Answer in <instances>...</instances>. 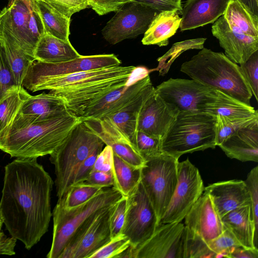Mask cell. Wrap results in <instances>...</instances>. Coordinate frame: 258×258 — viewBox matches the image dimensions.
Segmentation results:
<instances>
[{
	"label": "cell",
	"mask_w": 258,
	"mask_h": 258,
	"mask_svg": "<svg viewBox=\"0 0 258 258\" xmlns=\"http://www.w3.org/2000/svg\"><path fill=\"white\" fill-rule=\"evenodd\" d=\"M155 92L180 111H204L214 101L217 90L193 79L170 78L155 88Z\"/></svg>",
	"instance_id": "obj_13"
},
{
	"label": "cell",
	"mask_w": 258,
	"mask_h": 258,
	"mask_svg": "<svg viewBox=\"0 0 258 258\" xmlns=\"http://www.w3.org/2000/svg\"><path fill=\"white\" fill-rule=\"evenodd\" d=\"M3 221L2 220H1V218H0V225H3Z\"/></svg>",
	"instance_id": "obj_56"
},
{
	"label": "cell",
	"mask_w": 258,
	"mask_h": 258,
	"mask_svg": "<svg viewBox=\"0 0 258 258\" xmlns=\"http://www.w3.org/2000/svg\"><path fill=\"white\" fill-rule=\"evenodd\" d=\"M251 2L255 14L258 16V0H251Z\"/></svg>",
	"instance_id": "obj_54"
},
{
	"label": "cell",
	"mask_w": 258,
	"mask_h": 258,
	"mask_svg": "<svg viewBox=\"0 0 258 258\" xmlns=\"http://www.w3.org/2000/svg\"><path fill=\"white\" fill-rule=\"evenodd\" d=\"M180 13L177 10L162 11L153 20L144 33L142 43L144 45L167 46L169 39L176 33L181 22Z\"/></svg>",
	"instance_id": "obj_30"
},
{
	"label": "cell",
	"mask_w": 258,
	"mask_h": 258,
	"mask_svg": "<svg viewBox=\"0 0 258 258\" xmlns=\"http://www.w3.org/2000/svg\"><path fill=\"white\" fill-rule=\"evenodd\" d=\"M251 199V208L253 219L258 229V166L253 168L244 181Z\"/></svg>",
	"instance_id": "obj_45"
},
{
	"label": "cell",
	"mask_w": 258,
	"mask_h": 258,
	"mask_svg": "<svg viewBox=\"0 0 258 258\" xmlns=\"http://www.w3.org/2000/svg\"><path fill=\"white\" fill-rule=\"evenodd\" d=\"M204 111L231 120L258 116L257 110L251 105L218 90L214 101L205 106Z\"/></svg>",
	"instance_id": "obj_32"
},
{
	"label": "cell",
	"mask_w": 258,
	"mask_h": 258,
	"mask_svg": "<svg viewBox=\"0 0 258 258\" xmlns=\"http://www.w3.org/2000/svg\"><path fill=\"white\" fill-rule=\"evenodd\" d=\"M53 184L36 158H16L5 167L0 218L28 250L48 231Z\"/></svg>",
	"instance_id": "obj_1"
},
{
	"label": "cell",
	"mask_w": 258,
	"mask_h": 258,
	"mask_svg": "<svg viewBox=\"0 0 258 258\" xmlns=\"http://www.w3.org/2000/svg\"><path fill=\"white\" fill-rule=\"evenodd\" d=\"M239 67L247 82L252 95L258 99V50L255 51Z\"/></svg>",
	"instance_id": "obj_41"
},
{
	"label": "cell",
	"mask_w": 258,
	"mask_h": 258,
	"mask_svg": "<svg viewBox=\"0 0 258 258\" xmlns=\"http://www.w3.org/2000/svg\"></svg>",
	"instance_id": "obj_57"
},
{
	"label": "cell",
	"mask_w": 258,
	"mask_h": 258,
	"mask_svg": "<svg viewBox=\"0 0 258 258\" xmlns=\"http://www.w3.org/2000/svg\"><path fill=\"white\" fill-rule=\"evenodd\" d=\"M204 185L199 169L187 158L177 166V181L159 224L181 222L203 194Z\"/></svg>",
	"instance_id": "obj_11"
},
{
	"label": "cell",
	"mask_w": 258,
	"mask_h": 258,
	"mask_svg": "<svg viewBox=\"0 0 258 258\" xmlns=\"http://www.w3.org/2000/svg\"><path fill=\"white\" fill-rule=\"evenodd\" d=\"M223 16L232 29L258 37V16L245 9L237 1L229 0Z\"/></svg>",
	"instance_id": "obj_33"
},
{
	"label": "cell",
	"mask_w": 258,
	"mask_h": 258,
	"mask_svg": "<svg viewBox=\"0 0 258 258\" xmlns=\"http://www.w3.org/2000/svg\"><path fill=\"white\" fill-rule=\"evenodd\" d=\"M180 71L191 79L251 105L252 94L239 66L223 52L203 47L181 64Z\"/></svg>",
	"instance_id": "obj_3"
},
{
	"label": "cell",
	"mask_w": 258,
	"mask_h": 258,
	"mask_svg": "<svg viewBox=\"0 0 258 258\" xmlns=\"http://www.w3.org/2000/svg\"><path fill=\"white\" fill-rule=\"evenodd\" d=\"M206 244L208 249L214 254V257L216 254L222 251L229 252L230 256L231 253L235 248L242 246L226 228L221 234L206 242Z\"/></svg>",
	"instance_id": "obj_42"
},
{
	"label": "cell",
	"mask_w": 258,
	"mask_h": 258,
	"mask_svg": "<svg viewBox=\"0 0 258 258\" xmlns=\"http://www.w3.org/2000/svg\"><path fill=\"white\" fill-rule=\"evenodd\" d=\"M179 112L174 106L163 100L154 90L141 109L138 131L162 139Z\"/></svg>",
	"instance_id": "obj_21"
},
{
	"label": "cell",
	"mask_w": 258,
	"mask_h": 258,
	"mask_svg": "<svg viewBox=\"0 0 258 258\" xmlns=\"http://www.w3.org/2000/svg\"><path fill=\"white\" fill-rule=\"evenodd\" d=\"M81 55L69 40L64 41L46 33L40 38L33 53L35 61L48 63L67 61Z\"/></svg>",
	"instance_id": "obj_29"
},
{
	"label": "cell",
	"mask_w": 258,
	"mask_h": 258,
	"mask_svg": "<svg viewBox=\"0 0 258 258\" xmlns=\"http://www.w3.org/2000/svg\"><path fill=\"white\" fill-rule=\"evenodd\" d=\"M104 143L83 121L73 127L64 142L50 155L54 165L56 196L60 199L71 186L74 174L89 155Z\"/></svg>",
	"instance_id": "obj_5"
},
{
	"label": "cell",
	"mask_w": 258,
	"mask_h": 258,
	"mask_svg": "<svg viewBox=\"0 0 258 258\" xmlns=\"http://www.w3.org/2000/svg\"><path fill=\"white\" fill-rule=\"evenodd\" d=\"M142 169V168H141ZM141 169L135 168L113 154V187L126 197L141 180Z\"/></svg>",
	"instance_id": "obj_35"
},
{
	"label": "cell",
	"mask_w": 258,
	"mask_h": 258,
	"mask_svg": "<svg viewBox=\"0 0 258 258\" xmlns=\"http://www.w3.org/2000/svg\"><path fill=\"white\" fill-rule=\"evenodd\" d=\"M160 12L136 2L123 5L102 30L104 38L115 44L144 33Z\"/></svg>",
	"instance_id": "obj_14"
},
{
	"label": "cell",
	"mask_w": 258,
	"mask_h": 258,
	"mask_svg": "<svg viewBox=\"0 0 258 258\" xmlns=\"http://www.w3.org/2000/svg\"><path fill=\"white\" fill-rule=\"evenodd\" d=\"M31 95L24 87L15 86L0 99V132L11 123L22 102Z\"/></svg>",
	"instance_id": "obj_36"
},
{
	"label": "cell",
	"mask_w": 258,
	"mask_h": 258,
	"mask_svg": "<svg viewBox=\"0 0 258 258\" xmlns=\"http://www.w3.org/2000/svg\"><path fill=\"white\" fill-rule=\"evenodd\" d=\"M215 115L205 111H180L162 139L163 153L177 159L217 146Z\"/></svg>",
	"instance_id": "obj_4"
},
{
	"label": "cell",
	"mask_w": 258,
	"mask_h": 258,
	"mask_svg": "<svg viewBox=\"0 0 258 258\" xmlns=\"http://www.w3.org/2000/svg\"><path fill=\"white\" fill-rule=\"evenodd\" d=\"M114 204L98 210L85 220L70 238L58 258H89L108 242L111 239L109 220Z\"/></svg>",
	"instance_id": "obj_9"
},
{
	"label": "cell",
	"mask_w": 258,
	"mask_h": 258,
	"mask_svg": "<svg viewBox=\"0 0 258 258\" xmlns=\"http://www.w3.org/2000/svg\"><path fill=\"white\" fill-rule=\"evenodd\" d=\"M178 159L162 153L146 161L141 182L155 211L158 222L163 215L177 181Z\"/></svg>",
	"instance_id": "obj_8"
},
{
	"label": "cell",
	"mask_w": 258,
	"mask_h": 258,
	"mask_svg": "<svg viewBox=\"0 0 258 258\" xmlns=\"http://www.w3.org/2000/svg\"><path fill=\"white\" fill-rule=\"evenodd\" d=\"M4 59V56L2 52V50L1 49V48L0 47V70L2 67V63Z\"/></svg>",
	"instance_id": "obj_55"
},
{
	"label": "cell",
	"mask_w": 258,
	"mask_h": 258,
	"mask_svg": "<svg viewBox=\"0 0 258 258\" xmlns=\"http://www.w3.org/2000/svg\"><path fill=\"white\" fill-rule=\"evenodd\" d=\"M113 152L131 166L141 169L146 161L135 145L113 124L106 118L83 120Z\"/></svg>",
	"instance_id": "obj_20"
},
{
	"label": "cell",
	"mask_w": 258,
	"mask_h": 258,
	"mask_svg": "<svg viewBox=\"0 0 258 258\" xmlns=\"http://www.w3.org/2000/svg\"><path fill=\"white\" fill-rule=\"evenodd\" d=\"M151 84L149 74L136 82L129 83L108 92L88 107L79 120L100 119L119 112Z\"/></svg>",
	"instance_id": "obj_18"
},
{
	"label": "cell",
	"mask_w": 258,
	"mask_h": 258,
	"mask_svg": "<svg viewBox=\"0 0 258 258\" xmlns=\"http://www.w3.org/2000/svg\"><path fill=\"white\" fill-rule=\"evenodd\" d=\"M80 121L71 114L32 121L18 111L0 132V150L16 158H37L50 155Z\"/></svg>",
	"instance_id": "obj_2"
},
{
	"label": "cell",
	"mask_w": 258,
	"mask_h": 258,
	"mask_svg": "<svg viewBox=\"0 0 258 258\" xmlns=\"http://www.w3.org/2000/svg\"><path fill=\"white\" fill-rule=\"evenodd\" d=\"M136 67L115 66L71 74L30 80H23L22 86L32 92L79 88L112 78L131 75Z\"/></svg>",
	"instance_id": "obj_15"
},
{
	"label": "cell",
	"mask_w": 258,
	"mask_h": 258,
	"mask_svg": "<svg viewBox=\"0 0 258 258\" xmlns=\"http://www.w3.org/2000/svg\"><path fill=\"white\" fill-rule=\"evenodd\" d=\"M0 47L17 86H22L30 64L35 61L26 53L15 39L0 29Z\"/></svg>",
	"instance_id": "obj_31"
},
{
	"label": "cell",
	"mask_w": 258,
	"mask_h": 258,
	"mask_svg": "<svg viewBox=\"0 0 258 258\" xmlns=\"http://www.w3.org/2000/svg\"><path fill=\"white\" fill-rule=\"evenodd\" d=\"M126 199L124 221L121 233L130 239V248L134 249L152 236L159 222L141 181Z\"/></svg>",
	"instance_id": "obj_10"
},
{
	"label": "cell",
	"mask_w": 258,
	"mask_h": 258,
	"mask_svg": "<svg viewBox=\"0 0 258 258\" xmlns=\"http://www.w3.org/2000/svg\"><path fill=\"white\" fill-rule=\"evenodd\" d=\"M185 226L181 222L159 224L152 236L121 258H183Z\"/></svg>",
	"instance_id": "obj_12"
},
{
	"label": "cell",
	"mask_w": 258,
	"mask_h": 258,
	"mask_svg": "<svg viewBox=\"0 0 258 258\" xmlns=\"http://www.w3.org/2000/svg\"><path fill=\"white\" fill-rule=\"evenodd\" d=\"M134 0H88L91 7L98 15H104L117 11L123 5Z\"/></svg>",
	"instance_id": "obj_46"
},
{
	"label": "cell",
	"mask_w": 258,
	"mask_h": 258,
	"mask_svg": "<svg viewBox=\"0 0 258 258\" xmlns=\"http://www.w3.org/2000/svg\"><path fill=\"white\" fill-rule=\"evenodd\" d=\"M45 33L69 40L71 18H68L41 0H35Z\"/></svg>",
	"instance_id": "obj_34"
},
{
	"label": "cell",
	"mask_w": 258,
	"mask_h": 258,
	"mask_svg": "<svg viewBox=\"0 0 258 258\" xmlns=\"http://www.w3.org/2000/svg\"><path fill=\"white\" fill-rule=\"evenodd\" d=\"M102 150V149L96 150L83 161L74 174L71 186L81 183L85 180L93 170L96 158Z\"/></svg>",
	"instance_id": "obj_47"
},
{
	"label": "cell",
	"mask_w": 258,
	"mask_h": 258,
	"mask_svg": "<svg viewBox=\"0 0 258 258\" xmlns=\"http://www.w3.org/2000/svg\"><path fill=\"white\" fill-rule=\"evenodd\" d=\"M131 75L112 78L79 88L49 91V92L61 98L69 112L80 119L88 107L108 92L129 83Z\"/></svg>",
	"instance_id": "obj_17"
},
{
	"label": "cell",
	"mask_w": 258,
	"mask_h": 258,
	"mask_svg": "<svg viewBox=\"0 0 258 258\" xmlns=\"http://www.w3.org/2000/svg\"><path fill=\"white\" fill-rule=\"evenodd\" d=\"M122 196L113 186L105 187L85 203L72 208L57 202L53 209V233L51 248L46 257L58 258L77 228L98 210L117 202Z\"/></svg>",
	"instance_id": "obj_6"
},
{
	"label": "cell",
	"mask_w": 258,
	"mask_h": 258,
	"mask_svg": "<svg viewBox=\"0 0 258 258\" xmlns=\"http://www.w3.org/2000/svg\"><path fill=\"white\" fill-rule=\"evenodd\" d=\"M184 219L185 226L205 242L216 238L225 230L210 196L205 192L198 199Z\"/></svg>",
	"instance_id": "obj_19"
},
{
	"label": "cell",
	"mask_w": 258,
	"mask_h": 258,
	"mask_svg": "<svg viewBox=\"0 0 258 258\" xmlns=\"http://www.w3.org/2000/svg\"><path fill=\"white\" fill-rule=\"evenodd\" d=\"M128 238L122 233L112 238L92 254L89 258H119L130 247Z\"/></svg>",
	"instance_id": "obj_39"
},
{
	"label": "cell",
	"mask_w": 258,
	"mask_h": 258,
	"mask_svg": "<svg viewBox=\"0 0 258 258\" xmlns=\"http://www.w3.org/2000/svg\"><path fill=\"white\" fill-rule=\"evenodd\" d=\"M229 0H187L182 6L181 31L214 23L223 15Z\"/></svg>",
	"instance_id": "obj_24"
},
{
	"label": "cell",
	"mask_w": 258,
	"mask_h": 258,
	"mask_svg": "<svg viewBox=\"0 0 258 258\" xmlns=\"http://www.w3.org/2000/svg\"><path fill=\"white\" fill-rule=\"evenodd\" d=\"M126 202V197L122 196L114 204L109 220L111 238L121 233L124 221Z\"/></svg>",
	"instance_id": "obj_43"
},
{
	"label": "cell",
	"mask_w": 258,
	"mask_h": 258,
	"mask_svg": "<svg viewBox=\"0 0 258 258\" xmlns=\"http://www.w3.org/2000/svg\"><path fill=\"white\" fill-rule=\"evenodd\" d=\"M68 18L87 8L88 0H41Z\"/></svg>",
	"instance_id": "obj_44"
},
{
	"label": "cell",
	"mask_w": 258,
	"mask_h": 258,
	"mask_svg": "<svg viewBox=\"0 0 258 258\" xmlns=\"http://www.w3.org/2000/svg\"><path fill=\"white\" fill-rule=\"evenodd\" d=\"M222 221L225 228L243 247L257 248L258 229L254 223L251 205L229 212Z\"/></svg>",
	"instance_id": "obj_27"
},
{
	"label": "cell",
	"mask_w": 258,
	"mask_h": 258,
	"mask_svg": "<svg viewBox=\"0 0 258 258\" xmlns=\"http://www.w3.org/2000/svg\"><path fill=\"white\" fill-rule=\"evenodd\" d=\"M204 192L209 195L222 218L237 208L251 205V199L245 181L233 179L209 184Z\"/></svg>",
	"instance_id": "obj_23"
},
{
	"label": "cell",
	"mask_w": 258,
	"mask_h": 258,
	"mask_svg": "<svg viewBox=\"0 0 258 258\" xmlns=\"http://www.w3.org/2000/svg\"><path fill=\"white\" fill-rule=\"evenodd\" d=\"M239 2L245 9L250 12L253 14L255 15L254 11L251 0H236ZM257 16V15H256Z\"/></svg>",
	"instance_id": "obj_53"
},
{
	"label": "cell",
	"mask_w": 258,
	"mask_h": 258,
	"mask_svg": "<svg viewBox=\"0 0 258 258\" xmlns=\"http://www.w3.org/2000/svg\"><path fill=\"white\" fill-rule=\"evenodd\" d=\"M113 163V151L110 146L106 145L98 155L92 170L112 172Z\"/></svg>",
	"instance_id": "obj_48"
},
{
	"label": "cell",
	"mask_w": 258,
	"mask_h": 258,
	"mask_svg": "<svg viewBox=\"0 0 258 258\" xmlns=\"http://www.w3.org/2000/svg\"><path fill=\"white\" fill-rule=\"evenodd\" d=\"M2 226L0 225V255H15L14 249L17 239L13 236L7 237L2 231Z\"/></svg>",
	"instance_id": "obj_51"
},
{
	"label": "cell",
	"mask_w": 258,
	"mask_h": 258,
	"mask_svg": "<svg viewBox=\"0 0 258 258\" xmlns=\"http://www.w3.org/2000/svg\"><path fill=\"white\" fill-rule=\"evenodd\" d=\"M154 90L152 84L149 85L124 108L111 115L102 118L107 119L116 126L136 147L140 112Z\"/></svg>",
	"instance_id": "obj_28"
},
{
	"label": "cell",
	"mask_w": 258,
	"mask_h": 258,
	"mask_svg": "<svg viewBox=\"0 0 258 258\" xmlns=\"http://www.w3.org/2000/svg\"><path fill=\"white\" fill-rule=\"evenodd\" d=\"M230 158L258 161V120L229 137L218 146Z\"/></svg>",
	"instance_id": "obj_25"
},
{
	"label": "cell",
	"mask_w": 258,
	"mask_h": 258,
	"mask_svg": "<svg viewBox=\"0 0 258 258\" xmlns=\"http://www.w3.org/2000/svg\"><path fill=\"white\" fill-rule=\"evenodd\" d=\"M134 2L148 6L159 12L177 10L181 14L182 5L181 0H134Z\"/></svg>",
	"instance_id": "obj_49"
},
{
	"label": "cell",
	"mask_w": 258,
	"mask_h": 258,
	"mask_svg": "<svg viewBox=\"0 0 258 258\" xmlns=\"http://www.w3.org/2000/svg\"><path fill=\"white\" fill-rule=\"evenodd\" d=\"M0 29L34 58L35 46L45 34L35 0H8L0 12Z\"/></svg>",
	"instance_id": "obj_7"
},
{
	"label": "cell",
	"mask_w": 258,
	"mask_h": 258,
	"mask_svg": "<svg viewBox=\"0 0 258 258\" xmlns=\"http://www.w3.org/2000/svg\"><path fill=\"white\" fill-rule=\"evenodd\" d=\"M104 188L84 183L74 184L57 202L64 208H74L88 201Z\"/></svg>",
	"instance_id": "obj_37"
},
{
	"label": "cell",
	"mask_w": 258,
	"mask_h": 258,
	"mask_svg": "<svg viewBox=\"0 0 258 258\" xmlns=\"http://www.w3.org/2000/svg\"><path fill=\"white\" fill-rule=\"evenodd\" d=\"M215 141L218 146L240 128L258 120V116L234 120L219 114L215 115Z\"/></svg>",
	"instance_id": "obj_38"
},
{
	"label": "cell",
	"mask_w": 258,
	"mask_h": 258,
	"mask_svg": "<svg viewBox=\"0 0 258 258\" xmlns=\"http://www.w3.org/2000/svg\"><path fill=\"white\" fill-rule=\"evenodd\" d=\"M230 258H258V249L238 246L232 251Z\"/></svg>",
	"instance_id": "obj_52"
},
{
	"label": "cell",
	"mask_w": 258,
	"mask_h": 258,
	"mask_svg": "<svg viewBox=\"0 0 258 258\" xmlns=\"http://www.w3.org/2000/svg\"><path fill=\"white\" fill-rule=\"evenodd\" d=\"M213 35L232 61L241 64L258 50V37L248 36L232 29L223 16L212 26Z\"/></svg>",
	"instance_id": "obj_22"
},
{
	"label": "cell",
	"mask_w": 258,
	"mask_h": 258,
	"mask_svg": "<svg viewBox=\"0 0 258 258\" xmlns=\"http://www.w3.org/2000/svg\"><path fill=\"white\" fill-rule=\"evenodd\" d=\"M162 138L138 131L136 138V147L147 161L163 152L161 149Z\"/></svg>",
	"instance_id": "obj_40"
},
{
	"label": "cell",
	"mask_w": 258,
	"mask_h": 258,
	"mask_svg": "<svg viewBox=\"0 0 258 258\" xmlns=\"http://www.w3.org/2000/svg\"><path fill=\"white\" fill-rule=\"evenodd\" d=\"M121 61L113 54L80 56L65 62L48 63L37 61L30 66L23 80H30L119 66Z\"/></svg>",
	"instance_id": "obj_16"
},
{
	"label": "cell",
	"mask_w": 258,
	"mask_h": 258,
	"mask_svg": "<svg viewBox=\"0 0 258 258\" xmlns=\"http://www.w3.org/2000/svg\"><path fill=\"white\" fill-rule=\"evenodd\" d=\"M19 113L32 121H40L71 114L64 101L49 92L31 96L21 105Z\"/></svg>",
	"instance_id": "obj_26"
},
{
	"label": "cell",
	"mask_w": 258,
	"mask_h": 258,
	"mask_svg": "<svg viewBox=\"0 0 258 258\" xmlns=\"http://www.w3.org/2000/svg\"><path fill=\"white\" fill-rule=\"evenodd\" d=\"M81 183L109 187L113 186L112 172L92 170L84 181Z\"/></svg>",
	"instance_id": "obj_50"
}]
</instances>
